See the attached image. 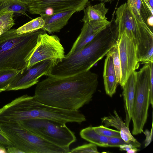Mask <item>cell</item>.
<instances>
[{
	"label": "cell",
	"mask_w": 153,
	"mask_h": 153,
	"mask_svg": "<svg viewBox=\"0 0 153 153\" xmlns=\"http://www.w3.org/2000/svg\"><path fill=\"white\" fill-rule=\"evenodd\" d=\"M117 45L121 72L119 84L122 87L131 73L138 68L139 63L136 48L132 40L125 32L118 35Z\"/></svg>",
	"instance_id": "30bf717a"
},
{
	"label": "cell",
	"mask_w": 153,
	"mask_h": 153,
	"mask_svg": "<svg viewBox=\"0 0 153 153\" xmlns=\"http://www.w3.org/2000/svg\"><path fill=\"white\" fill-rule=\"evenodd\" d=\"M142 64H146L153 62V46H152L143 56L139 61Z\"/></svg>",
	"instance_id": "f546056e"
},
{
	"label": "cell",
	"mask_w": 153,
	"mask_h": 153,
	"mask_svg": "<svg viewBox=\"0 0 153 153\" xmlns=\"http://www.w3.org/2000/svg\"><path fill=\"white\" fill-rule=\"evenodd\" d=\"M114 23L118 35L125 32L136 48L138 62L153 46L152 30L140 15L135 14L126 2L118 7Z\"/></svg>",
	"instance_id": "277c9868"
},
{
	"label": "cell",
	"mask_w": 153,
	"mask_h": 153,
	"mask_svg": "<svg viewBox=\"0 0 153 153\" xmlns=\"http://www.w3.org/2000/svg\"><path fill=\"white\" fill-rule=\"evenodd\" d=\"M151 71L150 62L145 64L139 71H136L135 94L131 117L132 133L134 135L143 132L147 121L150 104Z\"/></svg>",
	"instance_id": "8992f818"
},
{
	"label": "cell",
	"mask_w": 153,
	"mask_h": 153,
	"mask_svg": "<svg viewBox=\"0 0 153 153\" xmlns=\"http://www.w3.org/2000/svg\"><path fill=\"white\" fill-rule=\"evenodd\" d=\"M111 23V22L109 21L104 22L96 21L84 23L80 34L70 51L65 56H68L81 50Z\"/></svg>",
	"instance_id": "7c38bea8"
},
{
	"label": "cell",
	"mask_w": 153,
	"mask_h": 153,
	"mask_svg": "<svg viewBox=\"0 0 153 153\" xmlns=\"http://www.w3.org/2000/svg\"><path fill=\"white\" fill-rule=\"evenodd\" d=\"M14 13L12 12L0 13V36L10 30L14 24Z\"/></svg>",
	"instance_id": "7402d4cb"
},
{
	"label": "cell",
	"mask_w": 153,
	"mask_h": 153,
	"mask_svg": "<svg viewBox=\"0 0 153 153\" xmlns=\"http://www.w3.org/2000/svg\"><path fill=\"white\" fill-rule=\"evenodd\" d=\"M92 1H100L103 2H111L113 1V0H92Z\"/></svg>",
	"instance_id": "8d00e7d4"
},
{
	"label": "cell",
	"mask_w": 153,
	"mask_h": 153,
	"mask_svg": "<svg viewBox=\"0 0 153 153\" xmlns=\"http://www.w3.org/2000/svg\"><path fill=\"white\" fill-rule=\"evenodd\" d=\"M10 29L0 36V70L26 69L33 53L39 35L43 31L19 34Z\"/></svg>",
	"instance_id": "3957f363"
},
{
	"label": "cell",
	"mask_w": 153,
	"mask_h": 153,
	"mask_svg": "<svg viewBox=\"0 0 153 153\" xmlns=\"http://www.w3.org/2000/svg\"><path fill=\"white\" fill-rule=\"evenodd\" d=\"M76 12L74 10H70L40 16L44 21V25L41 29L50 34L59 32L67 24L69 19Z\"/></svg>",
	"instance_id": "4fadbf2b"
},
{
	"label": "cell",
	"mask_w": 153,
	"mask_h": 153,
	"mask_svg": "<svg viewBox=\"0 0 153 153\" xmlns=\"http://www.w3.org/2000/svg\"><path fill=\"white\" fill-rule=\"evenodd\" d=\"M114 38L105 30L100 32L82 49L53 67L50 74L58 77L72 76L89 70L115 46Z\"/></svg>",
	"instance_id": "7a4b0ae2"
},
{
	"label": "cell",
	"mask_w": 153,
	"mask_h": 153,
	"mask_svg": "<svg viewBox=\"0 0 153 153\" xmlns=\"http://www.w3.org/2000/svg\"><path fill=\"white\" fill-rule=\"evenodd\" d=\"M12 146H13L11 143L6 135L0 132V148L7 150Z\"/></svg>",
	"instance_id": "4dcf8cb0"
},
{
	"label": "cell",
	"mask_w": 153,
	"mask_h": 153,
	"mask_svg": "<svg viewBox=\"0 0 153 153\" xmlns=\"http://www.w3.org/2000/svg\"><path fill=\"white\" fill-rule=\"evenodd\" d=\"M13 146L25 153H68L70 149L51 143L28 130L19 122L0 124Z\"/></svg>",
	"instance_id": "5b68a950"
},
{
	"label": "cell",
	"mask_w": 153,
	"mask_h": 153,
	"mask_svg": "<svg viewBox=\"0 0 153 153\" xmlns=\"http://www.w3.org/2000/svg\"><path fill=\"white\" fill-rule=\"evenodd\" d=\"M148 2L149 5L151 7V8L153 9V0H146Z\"/></svg>",
	"instance_id": "d590c367"
},
{
	"label": "cell",
	"mask_w": 153,
	"mask_h": 153,
	"mask_svg": "<svg viewBox=\"0 0 153 153\" xmlns=\"http://www.w3.org/2000/svg\"><path fill=\"white\" fill-rule=\"evenodd\" d=\"M44 25L43 19L41 17H39L17 29V33L19 34H22L35 31L42 29Z\"/></svg>",
	"instance_id": "ffe728a7"
},
{
	"label": "cell",
	"mask_w": 153,
	"mask_h": 153,
	"mask_svg": "<svg viewBox=\"0 0 153 153\" xmlns=\"http://www.w3.org/2000/svg\"><path fill=\"white\" fill-rule=\"evenodd\" d=\"M0 132L2 134H4L3 132V131L1 127H0Z\"/></svg>",
	"instance_id": "f35d334b"
},
{
	"label": "cell",
	"mask_w": 153,
	"mask_h": 153,
	"mask_svg": "<svg viewBox=\"0 0 153 153\" xmlns=\"http://www.w3.org/2000/svg\"><path fill=\"white\" fill-rule=\"evenodd\" d=\"M7 153L6 150L2 148H0V153Z\"/></svg>",
	"instance_id": "74e56055"
},
{
	"label": "cell",
	"mask_w": 153,
	"mask_h": 153,
	"mask_svg": "<svg viewBox=\"0 0 153 153\" xmlns=\"http://www.w3.org/2000/svg\"><path fill=\"white\" fill-rule=\"evenodd\" d=\"M153 10L146 0H142L140 15L152 30L153 28Z\"/></svg>",
	"instance_id": "603a6c76"
},
{
	"label": "cell",
	"mask_w": 153,
	"mask_h": 153,
	"mask_svg": "<svg viewBox=\"0 0 153 153\" xmlns=\"http://www.w3.org/2000/svg\"><path fill=\"white\" fill-rule=\"evenodd\" d=\"M94 130L99 134L107 137H120V131L109 128L103 126L93 127Z\"/></svg>",
	"instance_id": "4316f807"
},
{
	"label": "cell",
	"mask_w": 153,
	"mask_h": 153,
	"mask_svg": "<svg viewBox=\"0 0 153 153\" xmlns=\"http://www.w3.org/2000/svg\"><path fill=\"white\" fill-rule=\"evenodd\" d=\"M7 153H23L20 150L17 148L12 146L8 148L7 150Z\"/></svg>",
	"instance_id": "e575fe53"
},
{
	"label": "cell",
	"mask_w": 153,
	"mask_h": 153,
	"mask_svg": "<svg viewBox=\"0 0 153 153\" xmlns=\"http://www.w3.org/2000/svg\"><path fill=\"white\" fill-rule=\"evenodd\" d=\"M65 56L64 48L59 38L56 35H48L44 31L38 36L36 47L27 69L46 60H50L54 67L61 62Z\"/></svg>",
	"instance_id": "ba28073f"
},
{
	"label": "cell",
	"mask_w": 153,
	"mask_h": 153,
	"mask_svg": "<svg viewBox=\"0 0 153 153\" xmlns=\"http://www.w3.org/2000/svg\"><path fill=\"white\" fill-rule=\"evenodd\" d=\"M114 113L113 115L101 118L102 123L104 124V126L105 127L112 126L120 131L122 127L126 126L115 110H114Z\"/></svg>",
	"instance_id": "44dd1931"
},
{
	"label": "cell",
	"mask_w": 153,
	"mask_h": 153,
	"mask_svg": "<svg viewBox=\"0 0 153 153\" xmlns=\"http://www.w3.org/2000/svg\"><path fill=\"white\" fill-rule=\"evenodd\" d=\"M108 9L106 8L104 2H101L94 6L87 5L83 10L84 15L81 21L88 22L91 21L107 22L105 15Z\"/></svg>",
	"instance_id": "2e32d148"
},
{
	"label": "cell",
	"mask_w": 153,
	"mask_h": 153,
	"mask_svg": "<svg viewBox=\"0 0 153 153\" xmlns=\"http://www.w3.org/2000/svg\"><path fill=\"white\" fill-rule=\"evenodd\" d=\"M53 65L50 60L42 61L30 68L26 69L18 75L9 85L6 91L28 88L36 84L41 77L50 74Z\"/></svg>",
	"instance_id": "8fae6325"
},
{
	"label": "cell",
	"mask_w": 153,
	"mask_h": 153,
	"mask_svg": "<svg viewBox=\"0 0 153 153\" xmlns=\"http://www.w3.org/2000/svg\"><path fill=\"white\" fill-rule=\"evenodd\" d=\"M108 147H119L121 145L128 144L125 142L120 137H108Z\"/></svg>",
	"instance_id": "f1b7e54d"
},
{
	"label": "cell",
	"mask_w": 153,
	"mask_h": 153,
	"mask_svg": "<svg viewBox=\"0 0 153 153\" xmlns=\"http://www.w3.org/2000/svg\"><path fill=\"white\" fill-rule=\"evenodd\" d=\"M79 134L83 139L97 146L108 147V137L97 132L93 127L90 126L82 129L80 131Z\"/></svg>",
	"instance_id": "ac0fdd59"
},
{
	"label": "cell",
	"mask_w": 153,
	"mask_h": 153,
	"mask_svg": "<svg viewBox=\"0 0 153 153\" xmlns=\"http://www.w3.org/2000/svg\"><path fill=\"white\" fill-rule=\"evenodd\" d=\"M136 71L132 72L125 85L122 87L126 114L125 124L128 127L131 120L133 106L135 94Z\"/></svg>",
	"instance_id": "5bb4252c"
},
{
	"label": "cell",
	"mask_w": 153,
	"mask_h": 153,
	"mask_svg": "<svg viewBox=\"0 0 153 153\" xmlns=\"http://www.w3.org/2000/svg\"><path fill=\"white\" fill-rule=\"evenodd\" d=\"M119 147L120 150L126 151L128 153H135L139 150L137 148L130 144H123Z\"/></svg>",
	"instance_id": "1f68e13d"
},
{
	"label": "cell",
	"mask_w": 153,
	"mask_h": 153,
	"mask_svg": "<svg viewBox=\"0 0 153 153\" xmlns=\"http://www.w3.org/2000/svg\"><path fill=\"white\" fill-rule=\"evenodd\" d=\"M113 60L114 66L117 82L119 84L121 76L120 63L118 48L117 44L110 51Z\"/></svg>",
	"instance_id": "cb8c5ba5"
},
{
	"label": "cell",
	"mask_w": 153,
	"mask_h": 153,
	"mask_svg": "<svg viewBox=\"0 0 153 153\" xmlns=\"http://www.w3.org/2000/svg\"><path fill=\"white\" fill-rule=\"evenodd\" d=\"M88 0H28V11L41 16L70 10L79 12L85 9Z\"/></svg>",
	"instance_id": "9c48e42d"
},
{
	"label": "cell",
	"mask_w": 153,
	"mask_h": 153,
	"mask_svg": "<svg viewBox=\"0 0 153 153\" xmlns=\"http://www.w3.org/2000/svg\"><path fill=\"white\" fill-rule=\"evenodd\" d=\"M120 131V136L125 142L137 148L140 147L141 144L132 136L128 127L127 126L122 127Z\"/></svg>",
	"instance_id": "d4e9b609"
},
{
	"label": "cell",
	"mask_w": 153,
	"mask_h": 153,
	"mask_svg": "<svg viewBox=\"0 0 153 153\" xmlns=\"http://www.w3.org/2000/svg\"><path fill=\"white\" fill-rule=\"evenodd\" d=\"M113 1L114 0H113Z\"/></svg>",
	"instance_id": "ab89813d"
},
{
	"label": "cell",
	"mask_w": 153,
	"mask_h": 153,
	"mask_svg": "<svg viewBox=\"0 0 153 153\" xmlns=\"http://www.w3.org/2000/svg\"><path fill=\"white\" fill-rule=\"evenodd\" d=\"M69 153H99L97 146L92 143L80 146L71 150Z\"/></svg>",
	"instance_id": "484cf974"
},
{
	"label": "cell",
	"mask_w": 153,
	"mask_h": 153,
	"mask_svg": "<svg viewBox=\"0 0 153 153\" xmlns=\"http://www.w3.org/2000/svg\"><path fill=\"white\" fill-rule=\"evenodd\" d=\"M110 51L106 54L105 60L103 77L106 93L112 97L116 92L118 83L114 66L113 58Z\"/></svg>",
	"instance_id": "9a60e30c"
},
{
	"label": "cell",
	"mask_w": 153,
	"mask_h": 153,
	"mask_svg": "<svg viewBox=\"0 0 153 153\" xmlns=\"http://www.w3.org/2000/svg\"><path fill=\"white\" fill-rule=\"evenodd\" d=\"M24 127L44 139L62 148L69 149L75 142L74 133L64 124L47 119H30L19 122Z\"/></svg>",
	"instance_id": "52a82bcc"
},
{
	"label": "cell",
	"mask_w": 153,
	"mask_h": 153,
	"mask_svg": "<svg viewBox=\"0 0 153 153\" xmlns=\"http://www.w3.org/2000/svg\"><path fill=\"white\" fill-rule=\"evenodd\" d=\"M28 0H0V13L12 12L27 16Z\"/></svg>",
	"instance_id": "e0dca14e"
},
{
	"label": "cell",
	"mask_w": 153,
	"mask_h": 153,
	"mask_svg": "<svg viewBox=\"0 0 153 153\" xmlns=\"http://www.w3.org/2000/svg\"><path fill=\"white\" fill-rule=\"evenodd\" d=\"M24 70H19L15 69L0 70V93L6 91L7 87L17 76Z\"/></svg>",
	"instance_id": "d6986e66"
},
{
	"label": "cell",
	"mask_w": 153,
	"mask_h": 153,
	"mask_svg": "<svg viewBox=\"0 0 153 153\" xmlns=\"http://www.w3.org/2000/svg\"><path fill=\"white\" fill-rule=\"evenodd\" d=\"M152 128L153 123H152L151 131L150 132L147 130L145 131L144 133L146 135V138L145 140V146H147L151 143L152 136Z\"/></svg>",
	"instance_id": "836d02e7"
},
{
	"label": "cell",
	"mask_w": 153,
	"mask_h": 153,
	"mask_svg": "<svg viewBox=\"0 0 153 153\" xmlns=\"http://www.w3.org/2000/svg\"><path fill=\"white\" fill-rule=\"evenodd\" d=\"M151 81L150 89V104L153 105V62H151Z\"/></svg>",
	"instance_id": "d6a6232c"
},
{
	"label": "cell",
	"mask_w": 153,
	"mask_h": 153,
	"mask_svg": "<svg viewBox=\"0 0 153 153\" xmlns=\"http://www.w3.org/2000/svg\"><path fill=\"white\" fill-rule=\"evenodd\" d=\"M47 76L36 84L34 97L46 105L68 110H79L88 104L98 84V75L90 70L68 76Z\"/></svg>",
	"instance_id": "6da1fadb"
},
{
	"label": "cell",
	"mask_w": 153,
	"mask_h": 153,
	"mask_svg": "<svg viewBox=\"0 0 153 153\" xmlns=\"http://www.w3.org/2000/svg\"><path fill=\"white\" fill-rule=\"evenodd\" d=\"M127 3L135 14L140 15L142 0H128Z\"/></svg>",
	"instance_id": "83f0119b"
}]
</instances>
